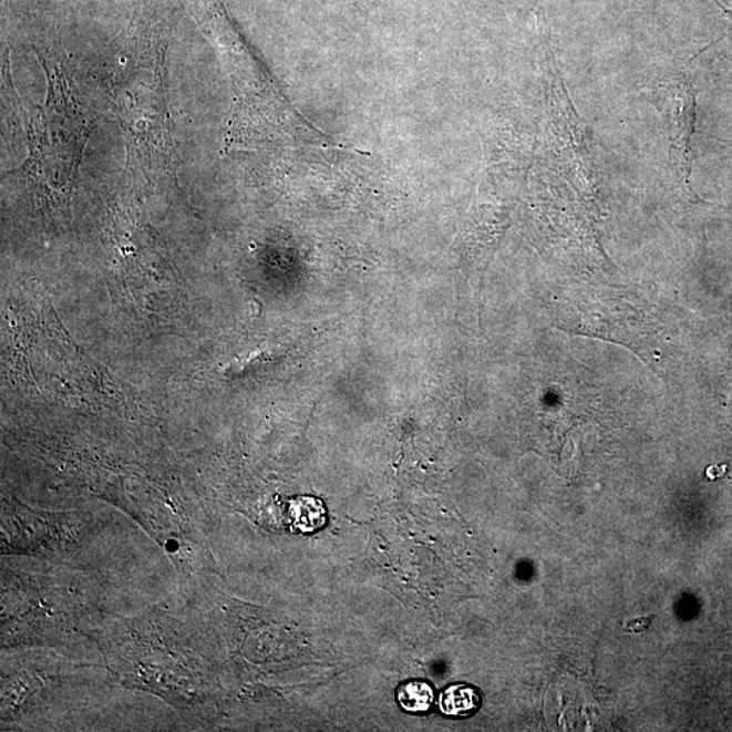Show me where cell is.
Masks as SVG:
<instances>
[{"label":"cell","mask_w":732,"mask_h":732,"mask_svg":"<svg viewBox=\"0 0 732 732\" xmlns=\"http://www.w3.org/2000/svg\"><path fill=\"white\" fill-rule=\"evenodd\" d=\"M647 100L662 114L670 145L671 172L689 189L692 172L694 131V92L687 72H668L645 89Z\"/></svg>","instance_id":"1"},{"label":"cell","mask_w":732,"mask_h":732,"mask_svg":"<svg viewBox=\"0 0 732 732\" xmlns=\"http://www.w3.org/2000/svg\"><path fill=\"white\" fill-rule=\"evenodd\" d=\"M480 691L465 683L447 688L440 698V710L447 716H470L480 710Z\"/></svg>","instance_id":"3"},{"label":"cell","mask_w":732,"mask_h":732,"mask_svg":"<svg viewBox=\"0 0 732 732\" xmlns=\"http://www.w3.org/2000/svg\"><path fill=\"white\" fill-rule=\"evenodd\" d=\"M290 516L296 529L313 532L326 523V509L322 502L315 498H300L290 505Z\"/></svg>","instance_id":"4"},{"label":"cell","mask_w":732,"mask_h":732,"mask_svg":"<svg viewBox=\"0 0 732 732\" xmlns=\"http://www.w3.org/2000/svg\"><path fill=\"white\" fill-rule=\"evenodd\" d=\"M652 617H640V619H635L627 622L625 626L626 631L628 632H643L647 627L651 625Z\"/></svg>","instance_id":"6"},{"label":"cell","mask_w":732,"mask_h":732,"mask_svg":"<svg viewBox=\"0 0 732 732\" xmlns=\"http://www.w3.org/2000/svg\"><path fill=\"white\" fill-rule=\"evenodd\" d=\"M398 700L404 711L425 712L433 704V688L422 681L404 683L399 688Z\"/></svg>","instance_id":"5"},{"label":"cell","mask_w":732,"mask_h":732,"mask_svg":"<svg viewBox=\"0 0 732 732\" xmlns=\"http://www.w3.org/2000/svg\"><path fill=\"white\" fill-rule=\"evenodd\" d=\"M550 137L560 172L573 178L579 187H592L597 179V165L592 159L584 124L571 104L565 84L549 63Z\"/></svg>","instance_id":"2"}]
</instances>
